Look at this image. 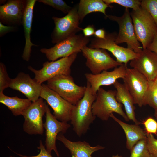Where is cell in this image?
<instances>
[{
    "label": "cell",
    "instance_id": "6da1fadb",
    "mask_svg": "<svg viewBox=\"0 0 157 157\" xmlns=\"http://www.w3.org/2000/svg\"><path fill=\"white\" fill-rule=\"evenodd\" d=\"M96 96L92 92L90 85L87 82L84 95L74 105L70 116L73 129L79 136L87 132L90 125L95 119L96 117L93 113L92 106Z\"/></svg>",
    "mask_w": 157,
    "mask_h": 157
},
{
    "label": "cell",
    "instance_id": "7a4b0ae2",
    "mask_svg": "<svg viewBox=\"0 0 157 157\" xmlns=\"http://www.w3.org/2000/svg\"><path fill=\"white\" fill-rule=\"evenodd\" d=\"M116 90L106 91L101 87L98 90L96 99L92 106L94 115L104 121H107L113 112L121 116L126 121L129 120L123 110L122 104L116 100Z\"/></svg>",
    "mask_w": 157,
    "mask_h": 157
},
{
    "label": "cell",
    "instance_id": "3957f363",
    "mask_svg": "<svg viewBox=\"0 0 157 157\" xmlns=\"http://www.w3.org/2000/svg\"><path fill=\"white\" fill-rule=\"evenodd\" d=\"M130 14L137 38L143 49H147L157 33V26L149 13L141 6Z\"/></svg>",
    "mask_w": 157,
    "mask_h": 157
},
{
    "label": "cell",
    "instance_id": "277c9868",
    "mask_svg": "<svg viewBox=\"0 0 157 157\" xmlns=\"http://www.w3.org/2000/svg\"><path fill=\"white\" fill-rule=\"evenodd\" d=\"M47 85L64 99L73 105L84 96L86 87L75 83L70 75H60L48 80Z\"/></svg>",
    "mask_w": 157,
    "mask_h": 157
},
{
    "label": "cell",
    "instance_id": "5b68a950",
    "mask_svg": "<svg viewBox=\"0 0 157 157\" xmlns=\"http://www.w3.org/2000/svg\"><path fill=\"white\" fill-rule=\"evenodd\" d=\"M88 37L82 34H75L56 44L50 48H42L40 51L49 61H54L60 58L68 57L81 52V49L89 42Z\"/></svg>",
    "mask_w": 157,
    "mask_h": 157
},
{
    "label": "cell",
    "instance_id": "8992f818",
    "mask_svg": "<svg viewBox=\"0 0 157 157\" xmlns=\"http://www.w3.org/2000/svg\"><path fill=\"white\" fill-rule=\"evenodd\" d=\"M78 53H74L70 56L54 61H46L43 64L40 70H36L31 66L28 68L35 75V80L42 84L44 82L60 75H70L71 67L75 60Z\"/></svg>",
    "mask_w": 157,
    "mask_h": 157
},
{
    "label": "cell",
    "instance_id": "52a82bcc",
    "mask_svg": "<svg viewBox=\"0 0 157 157\" xmlns=\"http://www.w3.org/2000/svg\"><path fill=\"white\" fill-rule=\"evenodd\" d=\"M106 17L116 22L119 25V32L115 38V42L117 44L126 43L128 48L137 53H140L143 48L136 37L129 9L125 8L121 17L107 15Z\"/></svg>",
    "mask_w": 157,
    "mask_h": 157
},
{
    "label": "cell",
    "instance_id": "ba28073f",
    "mask_svg": "<svg viewBox=\"0 0 157 157\" xmlns=\"http://www.w3.org/2000/svg\"><path fill=\"white\" fill-rule=\"evenodd\" d=\"M78 7L72 8L65 16L53 17L55 27L51 34L52 42L57 44L82 30L79 26L80 19L78 14Z\"/></svg>",
    "mask_w": 157,
    "mask_h": 157
},
{
    "label": "cell",
    "instance_id": "9c48e42d",
    "mask_svg": "<svg viewBox=\"0 0 157 157\" xmlns=\"http://www.w3.org/2000/svg\"><path fill=\"white\" fill-rule=\"evenodd\" d=\"M81 52L86 59V66L93 74H99L123 64L113 59L104 49L92 48L85 46L82 49Z\"/></svg>",
    "mask_w": 157,
    "mask_h": 157
},
{
    "label": "cell",
    "instance_id": "30bf717a",
    "mask_svg": "<svg viewBox=\"0 0 157 157\" xmlns=\"http://www.w3.org/2000/svg\"><path fill=\"white\" fill-rule=\"evenodd\" d=\"M46 103L40 97L32 102L23 115L24 118V131L30 135H42L44 127L42 118L45 114Z\"/></svg>",
    "mask_w": 157,
    "mask_h": 157
},
{
    "label": "cell",
    "instance_id": "8fae6325",
    "mask_svg": "<svg viewBox=\"0 0 157 157\" xmlns=\"http://www.w3.org/2000/svg\"><path fill=\"white\" fill-rule=\"evenodd\" d=\"M116 36L114 34H106L105 39H93L89 46L92 48H99L107 50L116 58V61L127 66L128 62L137 58L139 53L128 47L118 45L115 42Z\"/></svg>",
    "mask_w": 157,
    "mask_h": 157
},
{
    "label": "cell",
    "instance_id": "7c38bea8",
    "mask_svg": "<svg viewBox=\"0 0 157 157\" xmlns=\"http://www.w3.org/2000/svg\"><path fill=\"white\" fill-rule=\"evenodd\" d=\"M45 121L44 123L45 129L46 139L45 146L47 151L51 154L53 150L58 157L59 154L56 146V140L58 134H64L70 127L67 122L60 121L53 115L48 105L46 104Z\"/></svg>",
    "mask_w": 157,
    "mask_h": 157
},
{
    "label": "cell",
    "instance_id": "4fadbf2b",
    "mask_svg": "<svg viewBox=\"0 0 157 157\" xmlns=\"http://www.w3.org/2000/svg\"><path fill=\"white\" fill-rule=\"evenodd\" d=\"M122 79L135 104H137L140 107L144 106V97L148 87L149 81L137 70L128 68Z\"/></svg>",
    "mask_w": 157,
    "mask_h": 157
},
{
    "label": "cell",
    "instance_id": "5bb4252c",
    "mask_svg": "<svg viewBox=\"0 0 157 157\" xmlns=\"http://www.w3.org/2000/svg\"><path fill=\"white\" fill-rule=\"evenodd\" d=\"M40 97L45 100L51 108L53 115L58 120L67 122L70 121L71 113L74 105L44 84H42Z\"/></svg>",
    "mask_w": 157,
    "mask_h": 157
},
{
    "label": "cell",
    "instance_id": "9a60e30c",
    "mask_svg": "<svg viewBox=\"0 0 157 157\" xmlns=\"http://www.w3.org/2000/svg\"><path fill=\"white\" fill-rule=\"evenodd\" d=\"M127 68V66L123 64L111 71H104L96 74L86 73L85 76L87 82L90 85L92 92L97 95L98 90L101 86L113 85L117 79H123L125 76Z\"/></svg>",
    "mask_w": 157,
    "mask_h": 157
},
{
    "label": "cell",
    "instance_id": "2e32d148",
    "mask_svg": "<svg viewBox=\"0 0 157 157\" xmlns=\"http://www.w3.org/2000/svg\"><path fill=\"white\" fill-rule=\"evenodd\" d=\"M9 87L22 92L33 102L40 98L42 85L32 79L28 74L21 72L15 78L11 79Z\"/></svg>",
    "mask_w": 157,
    "mask_h": 157
},
{
    "label": "cell",
    "instance_id": "e0dca14e",
    "mask_svg": "<svg viewBox=\"0 0 157 157\" xmlns=\"http://www.w3.org/2000/svg\"><path fill=\"white\" fill-rule=\"evenodd\" d=\"M130 65L154 81L157 75V54L147 49H143L137 58L131 60Z\"/></svg>",
    "mask_w": 157,
    "mask_h": 157
},
{
    "label": "cell",
    "instance_id": "ac0fdd59",
    "mask_svg": "<svg viewBox=\"0 0 157 157\" xmlns=\"http://www.w3.org/2000/svg\"><path fill=\"white\" fill-rule=\"evenodd\" d=\"M26 3L27 0H10L0 6V22L11 26L22 24Z\"/></svg>",
    "mask_w": 157,
    "mask_h": 157
},
{
    "label": "cell",
    "instance_id": "d6986e66",
    "mask_svg": "<svg viewBox=\"0 0 157 157\" xmlns=\"http://www.w3.org/2000/svg\"><path fill=\"white\" fill-rule=\"evenodd\" d=\"M63 134L59 133L57 139L69 150L72 157H92V154L93 153L105 148L99 145L92 146L85 141L72 142L67 138Z\"/></svg>",
    "mask_w": 157,
    "mask_h": 157
},
{
    "label": "cell",
    "instance_id": "ffe728a7",
    "mask_svg": "<svg viewBox=\"0 0 157 157\" xmlns=\"http://www.w3.org/2000/svg\"><path fill=\"white\" fill-rule=\"evenodd\" d=\"M36 0H27V3L24 14L22 24L23 26L24 36L25 39V44L22 57L23 59L28 61L30 59L31 47L32 46H37L31 41V33L33 16V10Z\"/></svg>",
    "mask_w": 157,
    "mask_h": 157
},
{
    "label": "cell",
    "instance_id": "44dd1931",
    "mask_svg": "<svg viewBox=\"0 0 157 157\" xmlns=\"http://www.w3.org/2000/svg\"><path fill=\"white\" fill-rule=\"evenodd\" d=\"M113 85L116 90L115 98L117 101L124 106L129 119L132 121L135 124L139 125L141 123L137 120L135 117L134 101L128 89L124 83H121L117 80Z\"/></svg>",
    "mask_w": 157,
    "mask_h": 157
},
{
    "label": "cell",
    "instance_id": "7402d4cb",
    "mask_svg": "<svg viewBox=\"0 0 157 157\" xmlns=\"http://www.w3.org/2000/svg\"><path fill=\"white\" fill-rule=\"evenodd\" d=\"M110 117L124 130L126 138V146L128 149L130 150L139 141L147 138L146 132L139 125L125 123L116 117L113 113L110 114Z\"/></svg>",
    "mask_w": 157,
    "mask_h": 157
},
{
    "label": "cell",
    "instance_id": "603a6c76",
    "mask_svg": "<svg viewBox=\"0 0 157 157\" xmlns=\"http://www.w3.org/2000/svg\"><path fill=\"white\" fill-rule=\"evenodd\" d=\"M0 103L6 106L14 115L17 116L23 115L32 102L28 99L10 97L2 93L0 94Z\"/></svg>",
    "mask_w": 157,
    "mask_h": 157
},
{
    "label": "cell",
    "instance_id": "cb8c5ba5",
    "mask_svg": "<svg viewBox=\"0 0 157 157\" xmlns=\"http://www.w3.org/2000/svg\"><path fill=\"white\" fill-rule=\"evenodd\" d=\"M112 7L102 0H81L78 8V14L80 21H82L88 14L94 12L103 13L106 17V9L108 7Z\"/></svg>",
    "mask_w": 157,
    "mask_h": 157
},
{
    "label": "cell",
    "instance_id": "d4e9b609",
    "mask_svg": "<svg viewBox=\"0 0 157 157\" xmlns=\"http://www.w3.org/2000/svg\"><path fill=\"white\" fill-rule=\"evenodd\" d=\"M147 105L155 110L157 109V85L152 81H149L148 87L144 97V105Z\"/></svg>",
    "mask_w": 157,
    "mask_h": 157
},
{
    "label": "cell",
    "instance_id": "484cf974",
    "mask_svg": "<svg viewBox=\"0 0 157 157\" xmlns=\"http://www.w3.org/2000/svg\"><path fill=\"white\" fill-rule=\"evenodd\" d=\"M130 157H153L147 145V137L139 141L130 150Z\"/></svg>",
    "mask_w": 157,
    "mask_h": 157
},
{
    "label": "cell",
    "instance_id": "4316f807",
    "mask_svg": "<svg viewBox=\"0 0 157 157\" xmlns=\"http://www.w3.org/2000/svg\"><path fill=\"white\" fill-rule=\"evenodd\" d=\"M38 1L60 10L65 14H67L72 8L62 0H39Z\"/></svg>",
    "mask_w": 157,
    "mask_h": 157
},
{
    "label": "cell",
    "instance_id": "83f0119b",
    "mask_svg": "<svg viewBox=\"0 0 157 157\" xmlns=\"http://www.w3.org/2000/svg\"><path fill=\"white\" fill-rule=\"evenodd\" d=\"M106 4L110 5L111 3H116L125 7L130 8L136 10L141 6V1L138 0H103Z\"/></svg>",
    "mask_w": 157,
    "mask_h": 157
},
{
    "label": "cell",
    "instance_id": "f1b7e54d",
    "mask_svg": "<svg viewBox=\"0 0 157 157\" xmlns=\"http://www.w3.org/2000/svg\"><path fill=\"white\" fill-rule=\"evenodd\" d=\"M141 6L150 14L157 26V0H142Z\"/></svg>",
    "mask_w": 157,
    "mask_h": 157
},
{
    "label": "cell",
    "instance_id": "f546056e",
    "mask_svg": "<svg viewBox=\"0 0 157 157\" xmlns=\"http://www.w3.org/2000/svg\"><path fill=\"white\" fill-rule=\"evenodd\" d=\"M11 79L7 73L6 67L2 62L0 63V94L3 93L5 89L9 87Z\"/></svg>",
    "mask_w": 157,
    "mask_h": 157
},
{
    "label": "cell",
    "instance_id": "4dcf8cb0",
    "mask_svg": "<svg viewBox=\"0 0 157 157\" xmlns=\"http://www.w3.org/2000/svg\"><path fill=\"white\" fill-rule=\"evenodd\" d=\"M146 134L157 135V121L151 117H149L143 122Z\"/></svg>",
    "mask_w": 157,
    "mask_h": 157
},
{
    "label": "cell",
    "instance_id": "1f68e13d",
    "mask_svg": "<svg viewBox=\"0 0 157 157\" xmlns=\"http://www.w3.org/2000/svg\"><path fill=\"white\" fill-rule=\"evenodd\" d=\"M147 147L153 157H157V139L153 134H146Z\"/></svg>",
    "mask_w": 157,
    "mask_h": 157
},
{
    "label": "cell",
    "instance_id": "d6a6232c",
    "mask_svg": "<svg viewBox=\"0 0 157 157\" xmlns=\"http://www.w3.org/2000/svg\"><path fill=\"white\" fill-rule=\"evenodd\" d=\"M37 148L39 149L40 151L39 154L35 156H28L13 152L19 157H53L51 154L47 151L41 140L39 141V146L37 147Z\"/></svg>",
    "mask_w": 157,
    "mask_h": 157
},
{
    "label": "cell",
    "instance_id": "836d02e7",
    "mask_svg": "<svg viewBox=\"0 0 157 157\" xmlns=\"http://www.w3.org/2000/svg\"><path fill=\"white\" fill-rule=\"evenodd\" d=\"M15 29L13 26H6L0 22V36L1 37L6 34L13 31Z\"/></svg>",
    "mask_w": 157,
    "mask_h": 157
},
{
    "label": "cell",
    "instance_id": "e575fe53",
    "mask_svg": "<svg viewBox=\"0 0 157 157\" xmlns=\"http://www.w3.org/2000/svg\"><path fill=\"white\" fill-rule=\"evenodd\" d=\"M84 35L87 37L91 36L94 34L95 29L93 26L89 25L84 28L82 29Z\"/></svg>",
    "mask_w": 157,
    "mask_h": 157
},
{
    "label": "cell",
    "instance_id": "d590c367",
    "mask_svg": "<svg viewBox=\"0 0 157 157\" xmlns=\"http://www.w3.org/2000/svg\"><path fill=\"white\" fill-rule=\"evenodd\" d=\"M147 49L157 54V33L153 41Z\"/></svg>",
    "mask_w": 157,
    "mask_h": 157
},
{
    "label": "cell",
    "instance_id": "8d00e7d4",
    "mask_svg": "<svg viewBox=\"0 0 157 157\" xmlns=\"http://www.w3.org/2000/svg\"><path fill=\"white\" fill-rule=\"evenodd\" d=\"M94 35L96 38L99 39H105L106 38L105 31L102 29H98L95 31Z\"/></svg>",
    "mask_w": 157,
    "mask_h": 157
},
{
    "label": "cell",
    "instance_id": "74e56055",
    "mask_svg": "<svg viewBox=\"0 0 157 157\" xmlns=\"http://www.w3.org/2000/svg\"><path fill=\"white\" fill-rule=\"evenodd\" d=\"M154 83L156 85H157V75H156V76L153 81Z\"/></svg>",
    "mask_w": 157,
    "mask_h": 157
},
{
    "label": "cell",
    "instance_id": "f35d334b",
    "mask_svg": "<svg viewBox=\"0 0 157 157\" xmlns=\"http://www.w3.org/2000/svg\"><path fill=\"white\" fill-rule=\"evenodd\" d=\"M154 115L156 118L157 117V109L155 110Z\"/></svg>",
    "mask_w": 157,
    "mask_h": 157
},
{
    "label": "cell",
    "instance_id": "ab89813d",
    "mask_svg": "<svg viewBox=\"0 0 157 157\" xmlns=\"http://www.w3.org/2000/svg\"><path fill=\"white\" fill-rule=\"evenodd\" d=\"M112 157H122L121 156H119L118 154L116 155H113L112 156Z\"/></svg>",
    "mask_w": 157,
    "mask_h": 157
},
{
    "label": "cell",
    "instance_id": "60d3db41",
    "mask_svg": "<svg viewBox=\"0 0 157 157\" xmlns=\"http://www.w3.org/2000/svg\"><path fill=\"white\" fill-rule=\"evenodd\" d=\"M9 157H15L14 156H10Z\"/></svg>",
    "mask_w": 157,
    "mask_h": 157
},
{
    "label": "cell",
    "instance_id": "b9f144b4",
    "mask_svg": "<svg viewBox=\"0 0 157 157\" xmlns=\"http://www.w3.org/2000/svg\"><path fill=\"white\" fill-rule=\"evenodd\" d=\"M156 118V119H157V118Z\"/></svg>",
    "mask_w": 157,
    "mask_h": 157
}]
</instances>
